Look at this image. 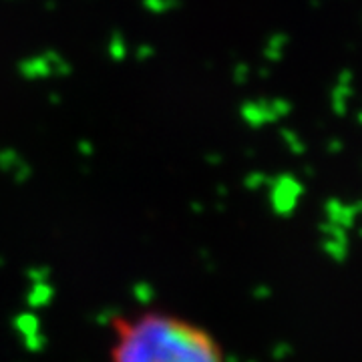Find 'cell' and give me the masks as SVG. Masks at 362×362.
Returning <instances> with one entry per match:
<instances>
[{
    "mask_svg": "<svg viewBox=\"0 0 362 362\" xmlns=\"http://www.w3.org/2000/svg\"><path fill=\"white\" fill-rule=\"evenodd\" d=\"M111 362H226L211 332L177 314L139 312L111 328Z\"/></svg>",
    "mask_w": 362,
    "mask_h": 362,
    "instance_id": "cell-1",
    "label": "cell"
}]
</instances>
